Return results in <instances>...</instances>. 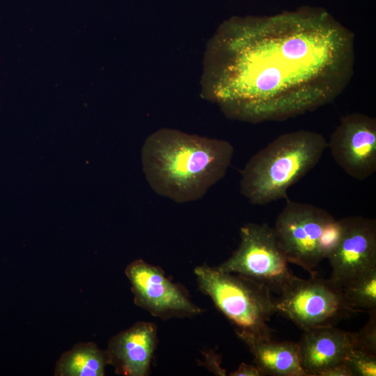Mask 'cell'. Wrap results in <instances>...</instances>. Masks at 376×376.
<instances>
[{
	"label": "cell",
	"instance_id": "8fae6325",
	"mask_svg": "<svg viewBox=\"0 0 376 376\" xmlns=\"http://www.w3.org/2000/svg\"><path fill=\"white\" fill-rule=\"evenodd\" d=\"M157 344L156 325L138 322L109 340L106 350L109 365L118 375H148Z\"/></svg>",
	"mask_w": 376,
	"mask_h": 376
},
{
	"label": "cell",
	"instance_id": "ba28073f",
	"mask_svg": "<svg viewBox=\"0 0 376 376\" xmlns=\"http://www.w3.org/2000/svg\"><path fill=\"white\" fill-rule=\"evenodd\" d=\"M125 273L131 283L135 304L152 315L167 319L191 317L202 312L160 267L139 259L130 263Z\"/></svg>",
	"mask_w": 376,
	"mask_h": 376
},
{
	"label": "cell",
	"instance_id": "ac0fdd59",
	"mask_svg": "<svg viewBox=\"0 0 376 376\" xmlns=\"http://www.w3.org/2000/svg\"><path fill=\"white\" fill-rule=\"evenodd\" d=\"M230 376H264L265 373L256 364L242 363L238 368L229 374Z\"/></svg>",
	"mask_w": 376,
	"mask_h": 376
},
{
	"label": "cell",
	"instance_id": "52a82bcc",
	"mask_svg": "<svg viewBox=\"0 0 376 376\" xmlns=\"http://www.w3.org/2000/svg\"><path fill=\"white\" fill-rule=\"evenodd\" d=\"M277 298L276 311L302 331L334 326L357 311L346 301L342 287L331 279L295 276Z\"/></svg>",
	"mask_w": 376,
	"mask_h": 376
},
{
	"label": "cell",
	"instance_id": "d6986e66",
	"mask_svg": "<svg viewBox=\"0 0 376 376\" xmlns=\"http://www.w3.org/2000/svg\"><path fill=\"white\" fill-rule=\"evenodd\" d=\"M317 376H354L347 366L339 363L320 371Z\"/></svg>",
	"mask_w": 376,
	"mask_h": 376
},
{
	"label": "cell",
	"instance_id": "9c48e42d",
	"mask_svg": "<svg viewBox=\"0 0 376 376\" xmlns=\"http://www.w3.org/2000/svg\"><path fill=\"white\" fill-rule=\"evenodd\" d=\"M327 147L350 177L364 180L376 171V119L361 113L345 115L332 132Z\"/></svg>",
	"mask_w": 376,
	"mask_h": 376
},
{
	"label": "cell",
	"instance_id": "3957f363",
	"mask_svg": "<svg viewBox=\"0 0 376 376\" xmlns=\"http://www.w3.org/2000/svg\"><path fill=\"white\" fill-rule=\"evenodd\" d=\"M327 141L300 130L283 134L253 155L241 171V194L255 205L288 199L289 188L320 162Z\"/></svg>",
	"mask_w": 376,
	"mask_h": 376
},
{
	"label": "cell",
	"instance_id": "6da1fadb",
	"mask_svg": "<svg viewBox=\"0 0 376 376\" xmlns=\"http://www.w3.org/2000/svg\"><path fill=\"white\" fill-rule=\"evenodd\" d=\"M354 65L353 32L325 13L233 18L208 43L202 94L230 119L285 120L334 101Z\"/></svg>",
	"mask_w": 376,
	"mask_h": 376
},
{
	"label": "cell",
	"instance_id": "8992f818",
	"mask_svg": "<svg viewBox=\"0 0 376 376\" xmlns=\"http://www.w3.org/2000/svg\"><path fill=\"white\" fill-rule=\"evenodd\" d=\"M240 237L237 249L215 268L249 278L280 295L296 276L278 245L274 228L265 223H247L240 228Z\"/></svg>",
	"mask_w": 376,
	"mask_h": 376
},
{
	"label": "cell",
	"instance_id": "2e32d148",
	"mask_svg": "<svg viewBox=\"0 0 376 376\" xmlns=\"http://www.w3.org/2000/svg\"><path fill=\"white\" fill-rule=\"evenodd\" d=\"M369 318L357 332H350L352 347L376 357V309L368 312Z\"/></svg>",
	"mask_w": 376,
	"mask_h": 376
},
{
	"label": "cell",
	"instance_id": "30bf717a",
	"mask_svg": "<svg viewBox=\"0 0 376 376\" xmlns=\"http://www.w3.org/2000/svg\"><path fill=\"white\" fill-rule=\"evenodd\" d=\"M340 240L328 259L330 279L341 287L376 267V220L362 216L340 219Z\"/></svg>",
	"mask_w": 376,
	"mask_h": 376
},
{
	"label": "cell",
	"instance_id": "5b68a950",
	"mask_svg": "<svg viewBox=\"0 0 376 376\" xmlns=\"http://www.w3.org/2000/svg\"><path fill=\"white\" fill-rule=\"evenodd\" d=\"M278 245L289 263L311 276L337 245L342 231L340 220L313 204L286 199L273 228Z\"/></svg>",
	"mask_w": 376,
	"mask_h": 376
},
{
	"label": "cell",
	"instance_id": "7c38bea8",
	"mask_svg": "<svg viewBox=\"0 0 376 376\" xmlns=\"http://www.w3.org/2000/svg\"><path fill=\"white\" fill-rule=\"evenodd\" d=\"M297 344L300 365L308 376H317L325 368L343 362L353 347L350 332L335 326L304 331Z\"/></svg>",
	"mask_w": 376,
	"mask_h": 376
},
{
	"label": "cell",
	"instance_id": "5bb4252c",
	"mask_svg": "<svg viewBox=\"0 0 376 376\" xmlns=\"http://www.w3.org/2000/svg\"><path fill=\"white\" fill-rule=\"evenodd\" d=\"M109 365L107 352L93 342L79 343L58 360L56 376H103Z\"/></svg>",
	"mask_w": 376,
	"mask_h": 376
},
{
	"label": "cell",
	"instance_id": "e0dca14e",
	"mask_svg": "<svg viewBox=\"0 0 376 376\" xmlns=\"http://www.w3.org/2000/svg\"><path fill=\"white\" fill-rule=\"evenodd\" d=\"M354 376H375L376 357L361 350L352 347L343 358Z\"/></svg>",
	"mask_w": 376,
	"mask_h": 376
},
{
	"label": "cell",
	"instance_id": "9a60e30c",
	"mask_svg": "<svg viewBox=\"0 0 376 376\" xmlns=\"http://www.w3.org/2000/svg\"><path fill=\"white\" fill-rule=\"evenodd\" d=\"M342 290L347 304L357 311L376 309V267L353 279Z\"/></svg>",
	"mask_w": 376,
	"mask_h": 376
},
{
	"label": "cell",
	"instance_id": "7a4b0ae2",
	"mask_svg": "<svg viewBox=\"0 0 376 376\" xmlns=\"http://www.w3.org/2000/svg\"><path fill=\"white\" fill-rule=\"evenodd\" d=\"M233 155L228 141L162 128L146 139L141 162L154 192L185 203L202 198L225 176Z\"/></svg>",
	"mask_w": 376,
	"mask_h": 376
},
{
	"label": "cell",
	"instance_id": "4fadbf2b",
	"mask_svg": "<svg viewBox=\"0 0 376 376\" xmlns=\"http://www.w3.org/2000/svg\"><path fill=\"white\" fill-rule=\"evenodd\" d=\"M254 363L265 373L274 376H308L300 365L297 343L242 336Z\"/></svg>",
	"mask_w": 376,
	"mask_h": 376
},
{
	"label": "cell",
	"instance_id": "277c9868",
	"mask_svg": "<svg viewBox=\"0 0 376 376\" xmlns=\"http://www.w3.org/2000/svg\"><path fill=\"white\" fill-rule=\"evenodd\" d=\"M194 272L200 290L235 326L239 338L272 337L268 322L276 311L274 298L265 286L207 265L196 267Z\"/></svg>",
	"mask_w": 376,
	"mask_h": 376
}]
</instances>
